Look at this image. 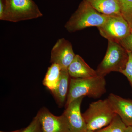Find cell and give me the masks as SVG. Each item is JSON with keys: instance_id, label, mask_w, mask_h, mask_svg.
I'll use <instances>...</instances> for the list:
<instances>
[{"instance_id": "1", "label": "cell", "mask_w": 132, "mask_h": 132, "mask_svg": "<svg viewBox=\"0 0 132 132\" xmlns=\"http://www.w3.org/2000/svg\"><path fill=\"white\" fill-rule=\"evenodd\" d=\"M105 77L97 75L87 78H71L65 106L80 97L99 98L106 92Z\"/></svg>"}, {"instance_id": "2", "label": "cell", "mask_w": 132, "mask_h": 132, "mask_svg": "<svg viewBox=\"0 0 132 132\" xmlns=\"http://www.w3.org/2000/svg\"><path fill=\"white\" fill-rule=\"evenodd\" d=\"M108 16L99 13L87 3L82 1L67 22L65 27L66 30L70 33L90 27L98 28L104 24Z\"/></svg>"}, {"instance_id": "3", "label": "cell", "mask_w": 132, "mask_h": 132, "mask_svg": "<svg viewBox=\"0 0 132 132\" xmlns=\"http://www.w3.org/2000/svg\"><path fill=\"white\" fill-rule=\"evenodd\" d=\"M116 115L107 98L92 102L82 114L87 130L92 131L107 126Z\"/></svg>"}, {"instance_id": "4", "label": "cell", "mask_w": 132, "mask_h": 132, "mask_svg": "<svg viewBox=\"0 0 132 132\" xmlns=\"http://www.w3.org/2000/svg\"><path fill=\"white\" fill-rule=\"evenodd\" d=\"M1 20L16 22L37 19L43 15L33 0H7Z\"/></svg>"}, {"instance_id": "5", "label": "cell", "mask_w": 132, "mask_h": 132, "mask_svg": "<svg viewBox=\"0 0 132 132\" xmlns=\"http://www.w3.org/2000/svg\"><path fill=\"white\" fill-rule=\"evenodd\" d=\"M128 58L127 50L120 43L108 41L106 53L96 70L97 75L105 77L111 72L120 73L125 68Z\"/></svg>"}, {"instance_id": "6", "label": "cell", "mask_w": 132, "mask_h": 132, "mask_svg": "<svg viewBox=\"0 0 132 132\" xmlns=\"http://www.w3.org/2000/svg\"><path fill=\"white\" fill-rule=\"evenodd\" d=\"M98 28L100 34L108 41L119 43L130 35L132 31L121 15L108 16L104 24Z\"/></svg>"}, {"instance_id": "7", "label": "cell", "mask_w": 132, "mask_h": 132, "mask_svg": "<svg viewBox=\"0 0 132 132\" xmlns=\"http://www.w3.org/2000/svg\"><path fill=\"white\" fill-rule=\"evenodd\" d=\"M36 115L42 132H70L67 120L64 114L56 116L48 109L43 107Z\"/></svg>"}, {"instance_id": "8", "label": "cell", "mask_w": 132, "mask_h": 132, "mask_svg": "<svg viewBox=\"0 0 132 132\" xmlns=\"http://www.w3.org/2000/svg\"><path fill=\"white\" fill-rule=\"evenodd\" d=\"M76 55L72 45L64 38L59 39L51 50L50 62L59 65L62 69H68Z\"/></svg>"}, {"instance_id": "9", "label": "cell", "mask_w": 132, "mask_h": 132, "mask_svg": "<svg viewBox=\"0 0 132 132\" xmlns=\"http://www.w3.org/2000/svg\"><path fill=\"white\" fill-rule=\"evenodd\" d=\"M84 97L79 98L66 107L64 114L65 116L70 132H85L86 124L81 112V105Z\"/></svg>"}, {"instance_id": "10", "label": "cell", "mask_w": 132, "mask_h": 132, "mask_svg": "<svg viewBox=\"0 0 132 132\" xmlns=\"http://www.w3.org/2000/svg\"><path fill=\"white\" fill-rule=\"evenodd\" d=\"M114 112L127 127L132 126V100L111 93L107 98Z\"/></svg>"}, {"instance_id": "11", "label": "cell", "mask_w": 132, "mask_h": 132, "mask_svg": "<svg viewBox=\"0 0 132 132\" xmlns=\"http://www.w3.org/2000/svg\"><path fill=\"white\" fill-rule=\"evenodd\" d=\"M68 71L71 78H87L98 75L96 71L88 65L79 55H76Z\"/></svg>"}, {"instance_id": "12", "label": "cell", "mask_w": 132, "mask_h": 132, "mask_svg": "<svg viewBox=\"0 0 132 132\" xmlns=\"http://www.w3.org/2000/svg\"><path fill=\"white\" fill-rule=\"evenodd\" d=\"M99 13L108 15H120L119 0H83Z\"/></svg>"}, {"instance_id": "13", "label": "cell", "mask_w": 132, "mask_h": 132, "mask_svg": "<svg viewBox=\"0 0 132 132\" xmlns=\"http://www.w3.org/2000/svg\"><path fill=\"white\" fill-rule=\"evenodd\" d=\"M70 78L68 69H61L58 85L54 91L52 93L60 107H62L65 105L69 88Z\"/></svg>"}, {"instance_id": "14", "label": "cell", "mask_w": 132, "mask_h": 132, "mask_svg": "<svg viewBox=\"0 0 132 132\" xmlns=\"http://www.w3.org/2000/svg\"><path fill=\"white\" fill-rule=\"evenodd\" d=\"M61 68L56 64H52L43 81V84L53 92L57 87L60 79Z\"/></svg>"}, {"instance_id": "15", "label": "cell", "mask_w": 132, "mask_h": 132, "mask_svg": "<svg viewBox=\"0 0 132 132\" xmlns=\"http://www.w3.org/2000/svg\"><path fill=\"white\" fill-rule=\"evenodd\" d=\"M127 126L118 115L105 127L96 132H125Z\"/></svg>"}, {"instance_id": "16", "label": "cell", "mask_w": 132, "mask_h": 132, "mask_svg": "<svg viewBox=\"0 0 132 132\" xmlns=\"http://www.w3.org/2000/svg\"><path fill=\"white\" fill-rule=\"evenodd\" d=\"M121 15L132 29V0H119Z\"/></svg>"}, {"instance_id": "17", "label": "cell", "mask_w": 132, "mask_h": 132, "mask_svg": "<svg viewBox=\"0 0 132 132\" xmlns=\"http://www.w3.org/2000/svg\"><path fill=\"white\" fill-rule=\"evenodd\" d=\"M128 54V60L125 68L121 72L127 78L132 88V54L129 51H127Z\"/></svg>"}, {"instance_id": "18", "label": "cell", "mask_w": 132, "mask_h": 132, "mask_svg": "<svg viewBox=\"0 0 132 132\" xmlns=\"http://www.w3.org/2000/svg\"><path fill=\"white\" fill-rule=\"evenodd\" d=\"M21 132H42L40 125L37 115L34 118L32 122L27 127L22 129Z\"/></svg>"}, {"instance_id": "19", "label": "cell", "mask_w": 132, "mask_h": 132, "mask_svg": "<svg viewBox=\"0 0 132 132\" xmlns=\"http://www.w3.org/2000/svg\"><path fill=\"white\" fill-rule=\"evenodd\" d=\"M120 43L125 49L131 52L132 54V31L130 35L121 41Z\"/></svg>"}, {"instance_id": "20", "label": "cell", "mask_w": 132, "mask_h": 132, "mask_svg": "<svg viewBox=\"0 0 132 132\" xmlns=\"http://www.w3.org/2000/svg\"><path fill=\"white\" fill-rule=\"evenodd\" d=\"M5 3L3 0H0V18L2 17L5 10Z\"/></svg>"}, {"instance_id": "21", "label": "cell", "mask_w": 132, "mask_h": 132, "mask_svg": "<svg viewBox=\"0 0 132 132\" xmlns=\"http://www.w3.org/2000/svg\"><path fill=\"white\" fill-rule=\"evenodd\" d=\"M125 132H132V126L127 127Z\"/></svg>"}, {"instance_id": "22", "label": "cell", "mask_w": 132, "mask_h": 132, "mask_svg": "<svg viewBox=\"0 0 132 132\" xmlns=\"http://www.w3.org/2000/svg\"><path fill=\"white\" fill-rule=\"evenodd\" d=\"M21 130H16V131H13L10 132H21ZM0 132H6L1 131Z\"/></svg>"}, {"instance_id": "23", "label": "cell", "mask_w": 132, "mask_h": 132, "mask_svg": "<svg viewBox=\"0 0 132 132\" xmlns=\"http://www.w3.org/2000/svg\"><path fill=\"white\" fill-rule=\"evenodd\" d=\"M85 132H96L92 131H88V130H87V131H86Z\"/></svg>"}, {"instance_id": "24", "label": "cell", "mask_w": 132, "mask_h": 132, "mask_svg": "<svg viewBox=\"0 0 132 132\" xmlns=\"http://www.w3.org/2000/svg\"><path fill=\"white\" fill-rule=\"evenodd\" d=\"M3 1H4V2H5L6 1H7V0H3Z\"/></svg>"}]
</instances>
